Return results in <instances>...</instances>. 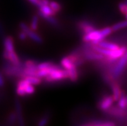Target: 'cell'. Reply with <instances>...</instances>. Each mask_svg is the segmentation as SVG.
I'll return each instance as SVG.
<instances>
[{
  "label": "cell",
  "mask_w": 127,
  "mask_h": 126,
  "mask_svg": "<svg viewBox=\"0 0 127 126\" xmlns=\"http://www.w3.org/2000/svg\"><path fill=\"white\" fill-rule=\"evenodd\" d=\"M97 45L100 46L102 48H104L105 49L110 50H118V48H119L120 46L114 43H112V42L106 41H100L99 43H98L97 44Z\"/></svg>",
  "instance_id": "5bb4252c"
},
{
  "label": "cell",
  "mask_w": 127,
  "mask_h": 126,
  "mask_svg": "<svg viewBox=\"0 0 127 126\" xmlns=\"http://www.w3.org/2000/svg\"><path fill=\"white\" fill-rule=\"evenodd\" d=\"M15 109H16V113L17 115V118H18V122L19 126H23L25 125V120L23 115L22 107L20 101L18 99H16L15 101Z\"/></svg>",
  "instance_id": "9c48e42d"
},
{
  "label": "cell",
  "mask_w": 127,
  "mask_h": 126,
  "mask_svg": "<svg viewBox=\"0 0 127 126\" xmlns=\"http://www.w3.org/2000/svg\"><path fill=\"white\" fill-rule=\"evenodd\" d=\"M18 121V118H17V115H16V112H11L9 114L7 118V124L10 126H13L16 123V122Z\"/></svg>",
  "instance_id": "d4e9b609"
},
{
  "label": "cell",
  "mask_w": 127,
  "mask_h": 126,
  "mask_svg": "<svg viewBox=\"0 0 127 126\" xmlns=\"http://www.w3.org/2000/svg\"><path fill=\"white\" fill-rule=\"evenodd\" d=\"M0 101H1V96H0Z\"/></svg>",
  "instance_id": "e575fe53"
},
{
  "label": "cell",
  "mask_w": 127,
  "mask_h": 126,
  "mask_svg": "<svg viewBox=\"0 0 127 126\" xmlns=\"http://www.w3.org/2000/svg\"><path fill=\"white\" fill-rule=\"evenodd\" d=\"M83 126H114L116 124L111 121L102 120H94L88 122L85 124H82Z\"/></svg>",
  "instance_id": "7c38bea8"
},
{
  "label": "cell",
  "mask_w": 127,
  "mask_h": 126,
  "mask_svg": "<svg viewBox=\"0 0 127 126\" xmlns=\"http://www.w3.org/2000/svg\"><path fill=\"white\" fill-rule=\"evenodd\" d=\"M127 51V48L126 46H121L119 47L118 50H113L112 53L109 57H105L107 61L110 62H114L115 61H118L121 57L125 54V53Z\"/></svg>",
  "instance_id": "ba28073f"
},
{
  "label": "cell",
  "mask_w": 127,
  "mask_h": 126,
  "mask_svg": "<svg viewBox=\"0 0 127 126\" xmlns=\"http://www.w3.org/2000/svg\"><path fill=\"white\" fill-rule=\"evenodd\" d=\"M114 102V99L112 96L106 95L102 97L101 99L97 103V107L99 109L102 111H105L112 106Z\"/></svg>",
  "instance_id": "5b68a950"
},
{
  "label": "cell",
  "mask_w": 127,
  "mask_h": 126,
  "mask_svg": "<svg viewBox=\"0 0 127 126\" xmlns=\"http://www.w3.org/2000/svg\"><path fill=\"white\" fill-rule=\"evenodd\" d=\"M39 18V16L38 15H34V16H32L31 21V25H30V28L32 29V30L35 31L38 28Z\"/></svg>",
  "instance_id": "603a6c76"
},
{
  "label": "cell",
  "mask_w": 127,
  "mask_h": 126,
  "mask_svg": "<svg viewBox=\"0 0 127 126\" xmlns=\"http://www.w3.org/2000/svg\"><path fill=\"white\" fill-rule=\"evenodd\" d=\"M77 66H74L67 70L68 74V78L73 82H77V80H78V72H77Z\"/></svg>",
  "instance_id": "ac0fdd59"
},
{
  "label": "cell",
  "mask_w": 127,
  "mask_h": 126,
  "mask_svg": "<svg viewBox=\"0 0 127 126\" xmlns=\"http://www.w3.org/2000/svg\"><path fill=\"white\" fill-rule=\"evenodd\" d=\"M4 74L1 70H0V88H3L5 86V81L4 78Z\"/></svg>",
  "instance_id": "f1b7e54d"
},
{
  "label": "cell",
  "mask_w": 127,
  "mask_h": 126,
  "mask_svg": "<svg viewBox=\"0 0 127 126\" xmlns=\"http://www.w3.org/2000/svg\"><path fill=\"white\" fill-rule=\"evenodd\" d=\"M29 1L30 3H31L32 5H35V6H37L38 7L40 5V1H39V0H27Z\"/></svg>",
  "instance_id": "d6a6232c"
},
{
  "label": "cell",
  "mask_w": 127,
  "mask_h": 126,
  "mask_svg": "<svg viewBox=\"0 0 127 126\" xmlns=\"http://www.w3.org/2000/svg\"><path fill=\"white\" fill-rule=\"evenodd\" d=\"M118 106L125 109L127 108V101L126 99V96H125L123 93L118 101Z\"/></svg>",
  "instance_id": "4316f807"
},
{
  "label": "cell",
  "mask_w": 127,
  "mask_h": 126,
  "mask_svg": "<svg viewBox=\"0 0 127 126\" xmlns=\"http://www.w3.org/2000/svg\"><path fill=\"white\" fill-rule=\"evenodd\" d=\"M77 26L83 35L89 34L95 30V26L90 21L87 20H81L77 23Z\"/></svg>",
  "instance_id": "8992f818"
},
{
  "label": "cell",
  "mask_w": 127,
  "mask_h": 126,
  "mask_svg": "<svg viewBox=\"0 0 127 126\" xmlns=\"http://www.w3.org/2000/svg\"><path fill=\"white\" fill-rule=\"evenodd\" d=\"M3 43L4 50L8 51V52L15 51L14 40L12 36H10V35L5 36L3 39Z\"/></svg>",
  "instance_id": "8fae6325"
},
{
  "label": "cell",
  "mask_w": 127,
  "mask_h": 126,
  "mask_svg": "<svg viewBox=\"0 0 127 126\" xmlns=\"http://www.w3.org/2000/svg\"><path fill=\"white\" fill-rule=\"evenodd\" d=\"M45 78V81L47 82H55L68 78V74L65 69L58 66L56 67L52 68L49 75Z\"/></svg>",
  "instance_id": "3957f363"
},
{
  "label": "cell",
  "mask_w": 127,
  "mask_h": 126,
  "mask_svg": "<svg viewBox=\"0 0 127 126\" xmlns=\"http://www.w3.org/2000/svg\"><path fill=\"white\" fill-rule=\"evenodd\" d=\"M25 78L31 84L34 85V86L39 85L42 82L41 78L37 77V76H26Z\"/></svg>",
  "instance_id": "d6986e66"
},
{
  "label": "cell",
  "mask_w": 127,
  "mask_h": 126,
  "mask_svg": "<svg viewBox=\"0 0 127 126\" xmlns=\"http://www.w3.org/2000/svg\"><path fill=\"white\" fill-rule=\"evenodd\" d=\"M37 64H38V62L35 60H32V59L27 60L24 63H23V67L25 68L35 67V66H37Z\"/></svg>",
  "instance_id": "83f0119b"
},
{
  "label": "cell",
  "mask_w": 127,
  "mask_h": 126,
  "mask_svg": "<svg viewBox=\"0 0 127 126\" xmlns=\"http://www.w3.org/2000/svg\"><path fill=\"white\" fill-rule=\"evenodd\" d=\"M39 10L43 14L45 15H48V16H55L56 15V13L52 9L51 7L49 6V5H40L38 7Z\"/></svg>",
  "instance_id": "e0dca14e"
},
{
  "label": "cell",
  "mask_w": 127,
  "mask_h": 126,
  "mask_svg": "<svg viewBox=\"0 0 127 126\" xmlns=\"http://www.w3.org/2000/svg\"><path fill=\"white\" fill-rule=\"evenodd\" d=\"M104 112H105L106 115L116 117L117 118H123L125 117L127 113L126 109L121 108L118 105L117 106H113L112 105V107H110Z\"/></svg>",
  "instance_id": "52a82bcc"
},
{
  "label": "cell",
  "mask_w": 127,
  "mask_h": 126,
  "mask_svg": "<svg viewBox=\"0 0 127 126\" xmlns=\"http://www.w3.org/2000/svg\"><path fill=\"white\" fill-rule=\"evenodd\" d=\"M112 27L107 26L101 30H94L89 34L83 35V41L90 43L92 45H97L100 41L104 40L107 36L112 33Z\"/></svg>",
  "instance_id": "6da1fadb"
},
{
  "label": "cell",
  "mask_w": 127,
  "mask_h": 126,
  "mask_svg": "<svg viewBox=\"0 0 127 126\" xmlns=\"http://www.w3.org/2000/svg\"><path fill=\"white\" fill-rule=\"evenodd\" d=\"M50 115L48 113H45V115H43V117H41V118L39 120L38 123H37V125L39 126H45L46 125L48 124V122L50 120Z\"/></svg>",
  "instance_id": "484cf974"
},
{
  "label": "cell",
  "mask_w": 127,
  "mask_h": 126,
  "mask_svg": "<svg viewBox=\"0 0 127 126\" xmlns=\"http://www.w3.org/2000/svg\"><path fill=\"white\" fill-rule=\"evenodd\" d=\"M126 99H127V95L126 96Z\"/></svg>",
  "instance_id": "836d02e7"
},
{
  "label": "cell",
  "mask_w": 127,
  "mask_h": 126,
  "mask_svg": "<svg viewBox=\"0 0 127 126\" xmlns=\"http://www.w3.org/2000/svg\"><path fill=\"white\" fill-rule=\"evenodd\" d=\"M27 34L28 35V37L31 39V40L33 41L34 42L36 43H38V44H41V43H43V39L41 37L40 35L37 34V33H35V31L32 30V29L30 28L27 32H26Z\"/></svg>",
  "instance_id": "9a60e30c"
},
{
  "label": "cell",
  "mask_w": 127,
  "mask_h": 126,
  "mask_svg": "<svg viewBox=\"0 0 127 126\" xmlns=\"http://www.w3.org/2000/svg\"><path fill=\"white\" fill-rule=\"evenodd\" d=\"M127 65V51L125 54L121 57L118 62L115 64L112 70L110 71V74H111L112 77L114 79H118V78L121 77L122 74H123L125 70Z\"/></svg>",
  "instance_id": "277c9868"
},
{
  "label": "cell",
  "mask_w": 127,
  "mask_h": 126,
  "mask_svg": "<svg viewBox=\"0 0 127 126\" xmlns=\"http://www.w3.org/2000/svg\"><path fill=\"white\" fill-rule=\"evenodd\" d=\"M111 27L112 28L113 32H116V31H118L119 30H121V29H124L125 28H127V20H125V21L117 23H116L113 26H112Z\"/></svg>",
  "instance_id": "ffe728a7"
},
{
  "label": "cell",
  "mask_w": 127,
  "mask_h": 126,
  "mask_svg": "<svg viewBox=\"0 0 127 126\" xmlns=\"http://www.w3.org/2000/svg\"><path fill=\"white\" fill-rule=\"evenodd\" d=\"M5 29L3 28V25L2 24V23L0 21V37L1 38H4L5 37Z\"/></svg>",
  "instance_id": "1f68e13d"
},
{
  "label": "cell",
  "mask_w": 127,
  "mask_h": 126,
  "mask_svg": "<svg viewBox=\"0 0 127 126\" xmlns=\"http://www.w3.org/2000/svg\"><path fill=\"white\" fill-rule=\"evenodd\" d=\"M49 6L56 14L60 13L62 10V6L61 4L56 1H50L49 3Z\"/></svg>",
  "instance_id": "cb8c5ba5"
},
{
  "label": "cell",
  "mask_w": 127,
  "mask_h": 126,
  "mask_svg": "<svg viewBox=\"0 0 127 126\" xmlns=\"http://www.w3.org/2000/svg\"><path fill=\"white\" fill-rule=\"evenodd\" d=\"M57 64L50 61H46V62H43L41 63H38L37 64V69L38 70H43V69L50 68H53L56 66Z\"/></svg>",
  "instance_id": "44dd1931"
},
{
  "label": "cell",
  "mask_w": 127,
  "mask_h": 126,
  "mask_svg": "<svg viewBox=\"0 0 127 126\" xmlns=\"http://www.w3.org/2000/svg\"><path fill=\"white\" fill-rule=\"evenodd\" d=\"M2 72H3L4 75L8 78L20 77V78H22L25 77V75L24 74L23 65H14L7 60H6V61L3 64Z\"/></svg>",
  "instance_id": "7a4b0ae2"
},
{
  "label": "cell",
  "mask_w": 127,
  "mask_h": 126,
  "mask_svg": "<svg viewBox=\"0 0 127 126\" xmlns=\"http://www.w3.org/2000/svg\"><path fill=\"white\" fill-rule=\"evenodd\" d=\"M19 28H20V29H21V30L23 31V32H27L29 30V29L31 28L30 26H29L27 25L23 22L20 23V24H19Z\"/></svg>",
  "instance_id": "f546056e"
},
{
  "label": "cell",
  "mask_w": 127,
  "mask_h": 126,
  "mask_svg": "<svg viewBox=\"0 0 127 126\" xmlns=\"http://www.w3.org/2000/svg\"><path fill=\"white\" fill-rule=\"evenodd\" d=\"M18 37H19V39L20 40L23 41H25L26 39H27V38L28 37V35L26 32L21 30V32H19V34H18Z\"/></svg>",
  "instance_id": "4dcf8cb0"
},
{
  "label": "cell",
  "mask_w": 127,
  "mask_h": 126,
  "mask_svg": "<svg viewBox=\"0 0 127 126\" xmlns=\"http://www.w3.org/2000/svg\"><path fill=\"white\" fill-rule=\"evenodd\" d=\"M37 15L39 16V18L43 19L44 20L48 22V23H50L51 25L54 26H58L60 25V23L58 21V19L56 18H54V16H48V15H45L44 14L40 12L39 10L37 12Z\"/></svg>",
  "instance_id": "4fadbf2b"
},
{
  "label": "cell",
  "mask_w": 127,
  "mask_h": 126,
  "mask_svg": "<svg viewBox=\"0 0 127 126\" xmlns=\"http://www.w3.org/2000/svg\"><path fill=\"white\" fill-rule=\"evenodd\" d=\"M61 64L62 68L65 69L66 70H68L76 66V64H74V62L70 59L68 56H66V57L62 58V59L61 60Z\"/></svg>",
  "instance_id": "2e32d148"
},
{
  "label": "cell",
  "mask_w": 127,
  "mask_h": 126,
  "mask_svg": "<svg viewBox=\"0 0 127 126\" xmlns=\"http://www.w3.org/2000/svg\"><path fill=\"white\" fill-rule=\"evenodd\" d=\"M109 86H110V88L112 89V96L114 99V101H118L123 91L121 89L119 84L116 82V80L113 81Z\"/></svg>",
  "instance_id": "30bf717a"
},
{
  "label": "cell",
  "mask_w": 127,
  "mask_h": 126,
  "mask_svg": "<svg viewBox=\"0 0 127 126\" xmlns=\"http://www.w3.org/2000/svg\"><path fill=\"white\" fill-rule=\"evenodd\" d=\"M38 71L37 66L31 68L24 67V74L26 76H37V73Z\"/></svg>",
  "instance_id": "7402d4cb"
}]
</instances>
